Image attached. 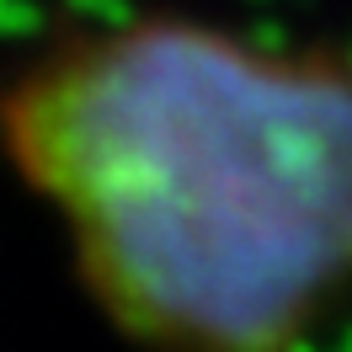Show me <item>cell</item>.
<instances>
[{
    "label": "cell",
    "instance_id": "1",
    "mask_svg": "<svg viewBox=\"0 0 352 352\" xmlns=\"http://www.w3.org/2000/svg\"><path fill=\"white\" fill-rule=\"evenodd\" d=\"M6 150L107 315L160 352H288L352 299V59L129 16L22 69Z\"/></svg>",
    "mask_w": 352,
    "mask_h": 352
}]
</instances>
